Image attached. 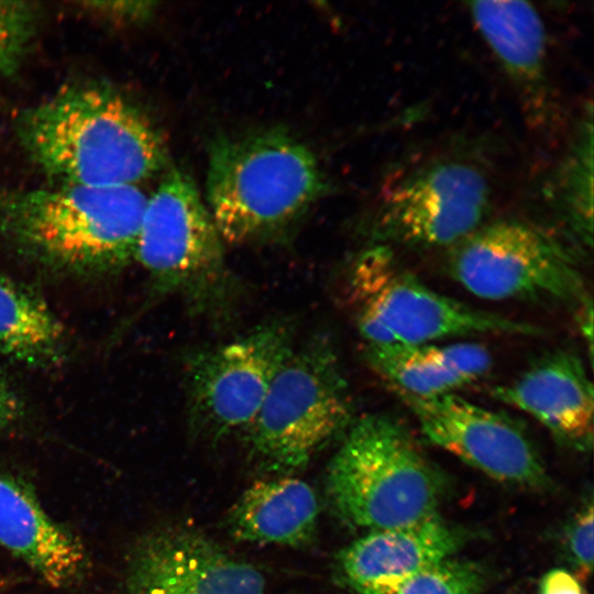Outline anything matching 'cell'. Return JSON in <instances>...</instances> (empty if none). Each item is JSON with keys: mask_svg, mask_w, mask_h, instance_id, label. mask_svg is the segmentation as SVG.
Instances as JSON below:
<instances>
[{"mask_svg": "<svg viewBox=\"0 0 594 594\" xmlns=\"http://www.w3.org/2000/svg\"><path fill=\"white\" fill-rule=\"evenodd\" d=\"M493 396L541 424L561 443L586 451L593 444L594 392L582 358L556 350L535 361Z\"/></svg>", "mask_w": 594, "mask_h": 594, "instance_id": "15", "label": "cell"}, {"mask_svg": "<svg viewBox=\"0 0 594 594\" xmlns=\"http://www.w3.org/2000/svg\"><path fill=\"white\" fill-rule=\"evenodd\" d=\"M35 26V10L22 1H0V73L10 75L22 62Z\"/></svg>", "mask_w": 594, "mask_h": 594, "instance_id": "22", "label": "cell"}, {"mask_svg": "<svg viewBox=\"0 0 594 594\" xmlns=\"http://www.w3.org/2000/svg\"><path fill=\"white\" fill-rule=\"evenodd\" d=\"M487 581L482 564L449 558L414 576L396 594H480Z\"/></svg>", "mask_w": 594, "mask_h": 594, "instance_id": "21", "label": "cell"}, {"mask_svg": "<svg viewBox=\"0 0 594 594\" xmlns=\"http://www.w3.org/2000/svg\"><path fill=\"white\" fill-rule=\"evenodd\" d=\"M397 394L432 444L495 481L529 490L549 487L537 449L513 418L455 393L429 398Z\"/></svg>", "mask_w": 594, "mask_h": 594, "instance_id": "11", "label": "cell"}, {"mask_svg": "<svg viewBox=\"0 0 594 594\" xmlns=\"http://www.w3.org/2000/svg\"><path fill=\"white\" fill-rule=\"evenodd\" d=\"M468 537L437 514L411 526L369 531L340 552L339 569L360 594H396L420 572L451 558Z\"/></svg>", "mask_w": 594, "mask_h": 594, "instance_id": "14", "label": "cell"}, {"mask_svg": "<svg viewBox=\"0 0 594 594\" xmlns=\"http://www.w3.org/2000/svg\"><path fill=\"white\" fill-rule=\"evenodd\" d=\"M314 153L289 133L261 130L216 138L209 150L208 209L223 242L280 238L324 190Z\"/></svg>", "mask_w": 594, "mask_h": 594, "instance_id": "2", "label": "cell"}, {"mask_svg": "<svg viewBox=\"0 0 594 594\" xmlns=\"http://www.w3.org/2000/svg\"><path fill=\"white\" fill-rule=\"evenodd\" d=\"M365 354L371 367L396 393L429 398L469 384L446 366L437 343L366 345Z\"/></svg>", "mask_w": 594, "mask_h": 594, "instance_id": "20", "label": "cell"}, {"mask_svg": "<svg viewBox=\"0 0 594 594\" xmlns=\"http://www.w3.org/2000/svg\"><path fill=\"white\" fill-rule=\"evenodd\" d=\"M537 594H587L576 576L563 569L547 572Z\"/></svg>", "mask_w": 594, "mask_h": 594, "instance_id": "25", "label": "cell"}, {"mask_svg": "<svg viewBox=\"0 0 594 594\" xmlns=\"http://www.w3.org/2000/svg\"><path fill=\"white\" fill-rule=\"evenodd\" d=\"M146 200L136 186L13 191L0 198V229L24 255L53 270L112 273L135 257Z\"/></svg>", "mask_w": 594, "mask_h": 594, "instance_id": "3", "label": "cell"}, {"mask_svg": "<svg viewBox=\"0 0 594 594\" xmlns=\"http://www.w3.org/2000/svg\"><path fill=\"white\" fill-rule=\"evenodd\" d=\"M0 547L53 587L80 581L89 566L82 542L55 521L23 481L0 475Z\"/></svg>", "mask_w": 594, "mask_h": 594, "instance_id": "16", "label": "cell"}, {"mask_svg": "<svg viewBox=\"0 0 594 594\" xmlns=\"http://www.w3.org/2000/svg\"><path fill=\"white\" fill-rule=\"evenodd\" d=\"M352 400L330 339L294 349L249 427L255 455L270 469L304 468L352 424Z\"/></svg>", "mask_w": 594, "mask_h": 594, "instance_id": "9", "label": "cell"}, {"mask_svg": "<svg viewBox=\"0 0 594 594\" xmlns=\"http://www.w3.org/2000/svg\"><path fill=\"white\" fill-rule=\"evenodd\" d=\"M480 34L513 84L526 120L536 130H550L557 119L548 67L544 23L529 2L468 3Z\"/></svg>", "mask_w": 594, "mask_h": 594, "instance_id": "13", "label": "cell"}, {"mask_svg": "<svg viewBox=\"0 0 594 594\" xmlns=\"http://www.w3.org/2000/svg\"><path fill=\"white\" fill-rule=\"evenodd\" d=\"M21 413V403L0 367V428L15 421Z\"/></svg>", "mask_w": 594, "mask_h": 594, "instance_id": "26", "label": "cell"}, {"mask_svg": "<svg viewBox=\"0 0 594 594\" xmlns=\"http://www.w3.org/2000/svg\"><path fill=\"white\" fill-rule=\"evenodd\" d=\"M252 564L226 552L197 530L169 527L143 537L132 549L124 594H264Z\"/></svg>", "mask_w": 594, "mask_h": 594, "instance_id": "12", "label": "cell"}, {"mask_svg": "<svg viewBox=\"0 0 594 594\" xmlns=\"http://www.w3.org/2000/svg\"><path fill=\"white\" fill-rule=\"evenodd\" d=\"M19 136L30 158L62 185L135 186L167 164L148 119L100 84L68 86L29 109Z\"/></svg>", "mask_w": 594, "mask_h": 594, "instance_id": "1", "label": "cell"}, {"mask_svg": "<svg viewBox=\"0 0 594 594\" xmlns=\"http://www.w3.org/2000/svg\"><path fill=\"white\" fill-rule=\"evenodd\" d=\"M86 9L116 21L138 22L145 20L153 13V2L143 1H112L89 2Z\"/></svg>", "mask_w": 594, "mask_h": 594, "instance_id": "24", "label": "cell"}, {"mask_svg": "<svg viewBox=\"0 0 594 594\" xmlns=\"http://www.w3.org/2000/svg\"><path fill=\"white\" fill-rule=\"evenodd\" d=\"M593 505L587 503L571 521L566 532L568 554L582 576L593 566Z\"/></svg>", "mask_w": 594, "mask_h": 594, "instance_id": "23", "label": "cell"}, {"mask_svg": "<svg viewBox=\"0 0 594 594\" xmlns=\"http://www.w3.org/2000/svg\"><path fill=\"white\" fill-rule=\"evenodd\" d=\"M294 349L293 324L276 319L190 354L185 382L195 428L215 439L248 430Z\"/></svg>", "mask_w": 594, "mask_h": 594, "instance_id": "10", "label": "cell"}, {"mask_svg": "<svg viewBox=\"0 0 594 594\" xmlns=\"http://www.w3.org/2000/svg\"><path fill=\"white\" fill-rule=\"evenodd\" d=\"M488 161L464 141L407 154L383 177L369 216L372 244L450 249L488 220Z\"/></svg>", "mask_w": 594, "mask_h": 594, "instance_id": "4", "label": "cell"}, {"mask_svg": "<svg viewBox=\"0 0 594 594\" xmlns=\"http://www.w3.org/2000/svg\"><path fill=\"white\" fill-rule=\"evenodd\" d=\"M223 243L191 177L168 169L146 200L134 257L154 290L197 312L222 310L234 290Z\"/></svg>", "mask_w": 594, "mask_h": 594, "instance_id": "7", "label": "cell"}, {"mask_svg": "<svg viewBox=\"0 0 594 594\" xmlns=\"http://www.w3.org/2000/svg\"><path fill=\"white\" fill-rule=\"evenodd\" d=\"M63 346L64 328L46 301L0 273V354L44 366L59 359Z\"/></svg>", "mask_w": 594, "mask_h": 594, "instance_id": "18", "label": "cell"}, {"mask_svg": "<svg viewBox=\"0 0 594 594\" xmlns=\"http://www.w3.org/2000/svg\"><path fill=\"white\" fill-rule=\"evenodd\" d=\"M314 490L295 477L258 481L230 512L232 536L242 541L298 547L310 542L317 527Z\"/></svg>", "mask_w": 594, "mask_h": 594, "instance_id": "17", "label": "cell"}, {"mask_svg": "<svg viewBox=\"0 0 594 594\" xmlns=\"http://www.w3.org/2000/svg\"><path fill=\"white\" fill-rule=\"evenodd\" d=\"M550 208L585 245L593 232V110L588 103L563 155L544 185Z\"/></svg>", "mask_w": 594, "mask_h": 594, "instance_id": "19", "label": "cell"}, {"mask_svg": "<svg viewBox=\"0 0 594 594\" xmlns=\"http://www.w3.org/2000/svg\"><path fill=\"white\" fill-rule=\"evenodd\" d=\"M447 482L406 428L371 414L349 426L328 466L326 495L345 524L402 528L438 514Z\"/></svg>", "mask_w": 594, "mask_h": 594, "instance_id": "5", "label": "cell"}, {"mask_svg": "<svg viewBox=\"0 0 594 594\" xmlns=\"http://www.w3.org/2000/svg\"><path fill=\"white\" fill-rule=\"evenodd\" d=\"M578 248L559 232L517 218L487 220L449 249L457 283L486 300L582 305L586 294Z\"/></svg>", "mask_w": 594, "mask_h": 594, "instance_id": "8", "label": "cell"}, {"mask_svg": "<svg viewBox=\"0 0 594 594\" xmlns=\"http://www.w3.org/2000/svg\"><path fill=\"white\" fill-rule=\"evenodd\" d=\"M346 298L366 345L428 344L469 334L535 336L530 323L481 310L430 288L372 244L348 270Z\"/></svg>", "mask_w": 594, "mask_h": 594, "instance_id": "6", "label": "cell"}]
</instances>
